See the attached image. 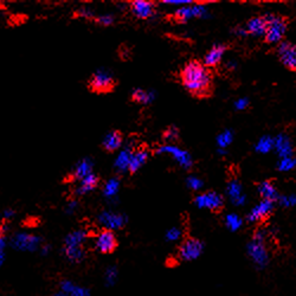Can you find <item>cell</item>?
<instances>
[{"label": "cell", "instance_id": "5bb4252c", "mask_svg": "<svg viewBox=\"0 0 296 296\" xmlns=\"http://www.w3.org/2000/svg\"><path fill=\"white\" fill-rule=\"evenodd\" d=\"M122 145V133L119 130H113L106 135L105 140L102 142V147L106 152L113 153L117 151Z\"/></svg>", "mask_w": 296, "mask_h": 296}, {"label": "cell", "instance_id": "8992f818", "mask_svg": "<svg viewBox=\"0 0 296 296\" xmlns=\"http://www.w3.org/2000/svg\"><path fill=\"white\" fill-rule=\"evenodd\" d=\"M203 250H204V245L201 241L197 238L188 237L179 247V257L183 261H194L203 254Z\"/></svg>", "mask_w": 296, "mask_h": 296}, {"label": "cell", "instance_id": "7c38bea8", "mask_svg": "<svg viewBox=\"0 0 296 296\" xmlns=\"http://www.w3.org/2000/svg\"><path fill=\"white\" fill-rule=\"evenodd\" d=\"M273 202L269 201H263L261 204L252 210L250 215H249V222L255 223L259 222V220H265L266 218H268L270 212L273 211Z\"/></svg>", "mask_w": 296, "mask_h": 296}, {"label": "cell", "instance_id": "8d00e7d4", "mask_svg": "<svg viewBox=\"0 0 296 296\" xmlns=\"http://www.w3.org/2000/svg\"><path fill=\"white\" fill-rule=\"evenodd\" d=\"M165 4H171V5H184V4H192L191 0H165Z\"/></svg>", "mask_w": 296, "mask_h": 296}, {"label": "cell", "instance_id": "4316f807", "mask_svg": "<svg viewBox=\"0 0 296 296\" xmlns=\"http://www.w3.org/2000/svg\"><path fill=\"white\" fill-rule=\"evenodd\" d=\"M226 225L230 230L236 231L237 229H240L242 225V220L238 216L236 215H229L226 217Z\"/></svg>", "mask_w": 296, "mask_h": 296}, {"label": "cell", "instance_id": "836d02e7", "mask_svg": "<svg viewBox=\"0 0 296 296\" xmlns=\"http://www.w3.org/2000/svg\"><path fill=\"white\" fill-rule=\"evenodd\" d=\"M163 138H165V140H167V141L177 140L178 130L176 129V128H170V129L167 130L165 134H163Z\"/></svg>", "mask_w": 296, "mask_h": 296}, {"label": "cell", "instance_id": "52a82bcc", "mask_svg": "<svg viewBox=\"0 0 296 296\" xmlns=\"http://www.w3.org/2000/svg\"><path fill=\"white\" fill-rule=\"evenodd\" d=\"M277 56L284 67L291 71H296V45L290 42L280 43L276 49Z\"/></svg>", "mask_w": 296, "mask_h": 296}, {"label": "cell", "instance_id": "2e32d148", "mask_svg": "<svg viewBox=\"0 0 296 296\" xmlns=\"http://www.w3.org/2000/svg\"><path fill=\"white\" fill-rule=\"evenodd\" d=\"M203 12H204V7L203 6L183 7V9L178 10L177 12L173 14V18L177 21H186L187 19H190V18H192V17L201 16Z\"/></svg>", "mask_w": 296, "mask_h": 296}, {"label": "cell", "instance_id": "4fadbf2b", "mask_svg": "<svg viewBox=\"0 0 296 296\" xmlns=\"http://www.w3.org/2000/svg\"><path fill=\"white\" fill-rule=\"evenodd\" d=\"M225 51H226V45H222V44L215 45L208 53H206V56L204 58V65L206 68L218 65Z\"/></svg>", "mask_w": 296, "mask_h": 296}, {"label": "cell", "instance_id": "f35d334b", "mask_svg": "<svg viewBox=\"0 0 296 296\" xmlns=\"http://www.w3.org/2000/svg\"><path fill=\"white\" fill-rule=\"evenodd\" d=\"M3 262H4V254H3V251H0V266L3 265Z\"/></svg>", "mask_w": 296, "mask_h": 296}, {"label": "cell", "instance_id": "f1b7e54d", "mask_svg": "<svg viewBox=\"0 0 296 296\" xmlns=\"http://www.w3.org/2000/svg\"><path fill=\"white\" fill-rule=\"evenodd\" d=\"M273 147V140L272 139H269V138H265V139H262L261 141L258 142V145H257V149L259 152H268L270 148Z\"/></svg>", "mask_w": 296, "mask_h": 296}, {"label": "cell", "instance_id": "cb8c5ba5", "mask_svg": "<svg viewBox=\"0 0 296 296\" xmlns=\"http://www.w3.org/2000/svg\"><path fill=\"white\" fill-rule=\"evenodd\" d=\"M130 156H131V152L129 149H126V151H123L121 154L119 155V158L116 160V169L120 170V171H124L128 169V166H129V161H130Z\"/></svg>", "mask_w": 296, "mask_h": 296}, {"label": "cell", "instance_id": "ffe728a7", "mask_svg": "<svg viewBox=\"0 0 296 296\" xmlns=\"http://www.w3.org/2000/svg\"><path fill=\"white\" fill-rule=\"evenodd\" d=\"M60 289H62V293L68 296H89V290L87 288L77 286L71 281H63L60 283Z\"/></svg>", "mask_w": 296, "mask_h": 296}, {"label": "cell", "instance_id": "8fae6325", "mask_svg": "<svg viewBox=\"0 0 296 296\" xmlns=\"http://www.w3.org/2000/svg\"><path fill=\"white\" fill-rule=\"evenodd\" d=\"M130 9L135 17L140 18V19H147L154 14L155 4L146 2V0H135V2L130 3Z\"/></svg>", "mask_w": 296, "mask_h": 296}, {"label": "cell", "instance_id": "44dd1931", "mask_svg": "<svg viewBox=\"0 0 296 296\" xmlns=\"http://www.w3.org/2000/svg\"><path fill=\"white\" fill-rule=\"evenodd\" d=\"M158 152L159 153H161V152L170 153V154H172L174 156V158H176L178 160V161H179L184 167H191V158H190V155H188L186 152L180 151L179 148L171 147V146H166V147L160 148Z\"/></svg>", "mask_w": 296, "mask_h": 296}, {"label": "cell", "instance_id": "60d3db41", "mask_svg": "<svg viewBox=\"0 0 296 296\" xmlns=\"http://www.w3.org/2000/svg\"><path fill=\"white\" fill-rule=\"evenodd\" d=\"M3 238V229H2V225H0V240Z\"/></svg>", "mask_w": 296, "mask_h": 296}, {"label": "cell", "instance_id": "ab89813d", "mask_svg": "<svg viewBox=\"0 0 296 296\" xmlns=\"http://www.w3.org/2000/svg\"><path fill=\"white\" fill-rule=\"evenodd\" d=\"M53 296H68L67 294H64V293H62V291H60V293H57V294H55Z\"/></svg>", "mask_w": 296, "mask_h": 296}, {"label": "cell", "instance_id": "6da1fadb", "mask_svg": "<svg viewBox=\"0 0 296 296\" xmlns=\"http://www.w3.org/2000/svg\"><path fill=\"white\" fill-rule=\"evenodd\" d=\"M184 88L197 98H206L213 94V75L199 60H190L180 71Z\"/></svg>", "mask_w": 296, "mask_h": 296}, {"label": "cell", "instance_id": "ac0fdd59", "mask_svg": "<svg viewBox=\"0 0 296 296\" xmlns=\"http://www.w3.org/2000/svg\"><path fill=\"white\" fill-rule=\"evenodd\" d=\"M102 224L108 227V230L120 229L124 225V218L120 215H113V213H102L100 217Z\"/></svg>", "mask_w": 296, "mask_h": 296}, {"label": "cell", "instance_id": "83f0119b", "mask_svg": "<svg viewBox=\"0 0 296 296\" xmlns=\"http://www.w3.org/2000/svg\"><path fill=\"white\" fill-rule=\"evenodd\" d=\"M117 188H119V181L116 179H112L106 184L103 191H105L106 195H114L117 192Z\"/></svg>", "mask_w": 296, "mask_h": 296}, {"label": "cell", "instance_id": "4dcf8cb0", "mask_svg": "<svg viewBox=\"0 0 296 296\" xmlns=\"http://www.w3.org/2000/svg\"><path fill=\"white\" fill-rule=\"evenodd\" d=\"M181 236V230L177 229V227H173V229H171L169 233L166 234V238L167 241L170 242H174V241H178Z\"/></svg>", "mask_w": 296, "mask_h": 296}, {"label": "cell", "instance_id": "e575fe53", "mask_svg": "<svg viewBox=\"0 0 296 296\" xmlns=\"http://www.w3.org/2000/svg\"><path fill=\"white\" fill-rule=\"evenodd\" d=\"M187 183H188V186H190L191 188H193V190H198V188L202 187V181L197 179V178H190Z\"/></svg>", "mask_w": 296, "mask_h": 296}, {"label": "cell", "instance_id": "9c48e42d", "mask_svg": "<svg viewBox=\"0 0 296 296\" xmlns=\"http://www.w3.org/2000/svg\"><path fill=\"white\" fill-rule=\"evenodd\" d=\"M95 247L102 254H112L117 248L116 236L113 234L112 230H103L96 237Z\"/></svg>", "mask_w": 296, "mask_h": 296}, {"label": "cell", "instance_id": "e0dca14e", "mask_svg": "<svg viewBox=\"0 0 296 296\" xmlns=\"http://www.w3.org/2000/svg\"><path fill=\"white\" fill-rule=\"evenodd\" d=\"M148 153L146 151L145 148H140L138 149L137 152L131 153L130 156V161H129V166H128V170H129L130 173H135L137 171L140 169V167L144 165L147 160Z\"/></svg>", "mask_w": 296, "mask_h": 296}, {"label": "cell", "instance_id": "7402d4cb", "mask_svg": "<svg viewBox=\"0 0 296 296\" xmlns=\"http://www.w3.org/2000/svg\"><path fill=\"white\" fill-rule=\"evenodd\" d=\"M98 183H100V178L91 173L90 176L84 178V179L81 181V185H80V187L77 188L76 193L80 195L88 193V192L95 190V188L98 186Z\"/></svg>", "mask_w": 296, "mask_h": 296}, {"label": "cell", "instance_id": "30bf717a", "mask_svg": "<svg viewBox=\"0 0 296 296\" xmlns=\"http://www.w3.org/2000/svg\"><path fill=\"white\" fill-rule=\"evenodd\" d=\"M39 243H41V238L34 236V235L27 234H19L16 235L12 240L13 248L18 249V250L24 251H34L38 248Z\"/></svg>", "mask_w": 296, "mask_h": 296}, {"label": "cell", "instance_id": "d590c367", "mask_svg": "<svg viewBox=\"0 0 296 296\" xmlns=\"http://www.w3.org/2000/svg\"><path fill=\"white\" fill-rule=\"evenodd\" d=\"M280 170H289L291 169V167L294 166V161L293 160H290L289 158H284L282 160V162H281V165H280Z\"/></svg>", "mask_w": 296, "mask_h": 296}, {"label": "cell", "instance_id": "1f68e13d", "mask_svg": "<svg viewBox=\"0 0 296 296\" xmlns=\"http://www.w3.org/2000/svg\"><path fill=\"white\" fill-rule=\"evenodd\" d=\"M94 20L100 25H105V26H108V25L113 24L114 18L112 16H101V17L95 18Z\"/></svg>", "mask_w": 296, "mask_h": 296}, {"label": "cell", "instance_id": "74e56055", "mask_svg": "<svg viewBox=\"0 0 296 296\" xmlns=\"http://www.w3.org/2000/svg\"><path fill=\"white\" fill-rule=\"evenodd\" d=\"M248 107V100L245 98H242V100H238L236 102V108L240 109V110H243Z\"/></svg>", "mask_w": 296, "mask_h": 296}, {"label": "cell", "instance_id": "3957f363", "mask_svg": "<svg viewBox=\"0 0 296 296\" xmlns=\"http://www.w3.org/2000/svg\"><path fill=\"white\" fill-rule=\"evenodd\" d=\"M87 237L84 231H75L68 235L64 243V254L71 262H80L84 257V250L82 244Z\"/></svg>", "mask_w": 296, "mask_h": 296}, {"label": "cell", "instance_id": "f546056e", "mask_svg": "<svg viewBox=\"0 0 296 296\" xmlns=\"http://www.w3.org/2000/svg\"><path fill=\"white\" fill-rule=\"evenodd\" d=\"M233 140V134L230 133V131H225V133H223L222 135H219L218 138V144L222 146V147H225L227 146Z\"/></svg>", "mask_w": 296, "mask_h": 296}, {"label": "cell", "instance_id": "d6a6232c", "mask_svg": "<svg viewBox=\"0 0 296 296\" xmlns=\"http://www.w3.org/2000/svg\"><path fill=\"white\" fill-rule=\"evenodd\" d=\"M75 17L77 18H85V19H90V18L94 17V14L90 11L87 10V9H81L75 12Z\"/></svg>", "mask_w": 296, "mask_h": 296}, {"label": "cell", "instance_id": "ba28073f", "mask_svg": "<svg viewBox=\"0 0 296 296\" xmlns=\"http://www.w3.org/2000/svg\"><path fill=\"white\" fill-rule=\"evenodd\" d=\"M195 204H197L199 208H206L209 210H211L213 212H219L222 211L223 206H224V201L222 195H219L216 192L210 191L206 192V193L199 194L197 198H195Z\"/></svg>", "mask_w": 296, "mask_h": 296}, {"label": "cell", "instance_id": "d6986e66", "mask_svg": "<svg viewBox=\"0 0 296 296\" xmlns=\"http://www.w3.org/2000/svg\"><path fill=\"white\" fill-rule=\"evenodd\" d=\"M92 171V162L89 159L82 160L80 163H77L76 169L73 172V174H70L73 177V180H83L84 178H87L88 176H90Z\"/></svg>", "mask_w": 296, "mask_h": 296}, {"label": "cell", "instance_id": "d4e9b609", "mask_svg": "<svg viewBox=\"0 0 296 296\" xmlns=\"http://www.w3.org/2000/svg\"><path fill=\"white\" fill-rule=\"evenodd\" d=\"M131 100H133L134 102L146 105V103H148L152 100V95L146 92L145 90H141V89H137V90H134L133 94H131Z\"/></svg>", "mask_w": 296, "mask_h": 296}, {"label": "cell", "instance_id": "5b68a950", "mask_svg": "<svg viewBox=\"0 0 296 296\" xmlns=\"http://www.w3.org/2000/svg\"><path fill=\"white\" fill-rule=\"evenodd\" d=\"M268 25L266 31L267 43H279L283 38L288 27V19L282 16H266Z\"/></svg>", "mask_w": 296, "mask_h": 296}, {"label": "cell", "instance_id": "277c9868", "mask_svg": "<svg viewBox=\"0 0 296 296\" xmlns=\"http://www.w3.org/2000/svg\"><path fill=\"white\" fill-rule=\"evenodd\" d=\"M117 81L110 75L108 71L100 70L91 75L88 81V89L95 94H107L115 89Z\"/></svg>", "mask_w": 296, "mask_h": 296}, {"label": "cell", "instance_id": "9a60e30c", "mask_svg": "<svg viewBox=\"0 0 296 296\" xmlns=\"http://www.w3.org/2000/svg\"><path fill=\"white\" fill-rule=\"evenodd\" d=\"M267 25H268L267 17H254L247 23V31L249 34L257 36L266 35Z\"/></svg>", "mask_w": 296, "mask_h": 296}, {"label": "cell", "instance_id": "603a6c76", "mask_svg": "<svg viewBox=\"0 0 296 296\" xmlns=\"http://www.w3.org/2000/svg\"><path fill=\"white\" fill-rule=\"evenodd\" d=\"M258 191L261 193L263 201H269L274 202L277 199V191L275 186H274L272 181H263V183L258 186Z\"/></svg>", "mask_w": 296, "mask_h": 296}, {"label": "cell", "instance_id": "7a4b0ae2", "mask_svg": "<svg viewBox=\"0 0 296 296\" xmlns=\"http://www.w3.org/2000/svg\"><path fill=\"white\" fill-rule=\"evenodd\" d=\"M248 254L258 268H265L269 262V252L266 247L265 235L261 231L255 234L252 241L248 245Z\"/></svg>", "mask_w": 296, "mask_h": 296}, {"label": "cell", "instance_id": "484cf974", "mask_svg": "<svg viewBox=\"0 0 296 296\" xmlns=\"http://www.w3.org/2000/svg\"><path fill=\"white\" fill-rule=\"evenodd\" d=\"M106 284L108 287H112L114 284L116 283V280H117V269L115 267H110V268L107 269L106 272Z\"/></svg>", "mask_w": 296, "mask_h": 296}]
</instances>
